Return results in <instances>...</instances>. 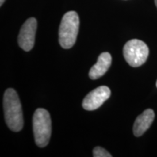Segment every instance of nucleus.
I'll use <instances>...</instances> for the list:
<instances>
[{
  "mask_svg": "<svg viewBox=\"0 0 157 157\" xmlns=\"http://www.w3.org/2000/svg\"><path fill=\"white\" fill-rule=\"evenodd\" d=\"M5 119L7 127L13 132H19L23 127L21 103L14 89L9 88L5 92L3 99Z\"/></svg>",
  "mask_w": 157,
  "mask_h": 157,
  "instance_id": "nucleus-1",
  "label": "nucleus"
},
{
  "mask_svg": "<svg viewBox=\"0 0 157 157\" xmlns=\"http://www.w3.org/2000/svg\"><path fill=\"white\" fill-rule=\"evenodd\" d=\"M79 29V17L75 11L63 15L59 28V43L64 49H70L75 44Z\"/></svg>",
  "mask_w": 157,
  "mask_h": 157,
  "instance_id": "nucleus-2",
  "label": "nucleus"
},
{
  "mask_svg": "<svg viewBox=\"0 0 157 157\" xmlns=\"http://www.w3.org/2000/svg\"><path fill=\"white\" fill-rule=\"evenodd\" d=\"M33 131L37 146H48L52 132V122L50 113L44 109H37L33 116Z\"/></svg>",
  "mask_w": 157,
  "mask_h": 157,
  "instance_id": "nucleus-3",
  "label": "nucleus"
},
{
  "mask_svg": "<svg viewBox=\"0 0 157 157\" xmlns=\"http://www.w3.org/2000/svg\"><path fill=\"white\" fill-rule=\"evenodd\" d=\"M123 54L125 60L132 67H139L144 64L149 55L147 44L140 39H131L124 44Z\"/></svg>",
  "mask_w": 157,
  "mask_h": 157,
  "instance_id": "nucleus-4",
  "label": "nucleus"
},
{
  "mask_svg": "<svg viewBox=\"0 0 157 157\" xmlns=\"http://www.w3.org/2000/svg\"><path fill=\"white\" fill-rule=\"evenodd\" d=\"M37 29V21L34 17H30L25 21L21 27L17 42L20 48L29 52L34 48Z\"/></svg>",
  "mask_w": 157,
  "mask_h": 157,
  "instance_id": "nucleus-5",
  "label": "nucleus"
},
{
  "mask_svg": "<svg viewBox=\"0 0 157 157\" xmlns=\"http://www.w3.org/2000/svg\"><path fill=\"white\" fill-rule=\"evenodd\" d=\"M111 96V90L107 86H101L88 93L82 102L87 111H94L101 106Z\"/></svg>",
  "mask_w": 157,
  "mask_h": 157,
  "instance_id": "nucleus-6",
  "label": "nucleus"
},
{
  "mask_svg": "<svg viewBox=\"0 0 157 157\" xmlns=\"http://www.w3.org/2000/svg\"><path fill=\"white\" fill-rule=\"evenodd\" d=\"M155 113L152 109H146L136 118L133 126L135 136L140 137L150 128L154 120Z\"/></svg>",
  "mask_w": 157,
  "mask_h": 157,
  "instance_id": "nucleus-7",
  "label": "nucleus"
},
{
  "mask_svg": "<svg viewBox=\"0 0 157 157\" xmlns=\"http://www.w3.org/2000/svg\"><path fill=\"white\" fill-rule=\"evenodd\" d=\"M112 58L109 52H103L98 56V61L90 68L89 76L91 79H98L107 72L111 65Z\"/></svg>",
  "mask_w": 157,
  "mask_h": 157,
  "instance_id": "nucleus-8",
  "label": "nucleus"
},
{
  "mask_svg": "<svg viewBox=\"0 0 157 157\" xmlns=\"http://www.w3.org/2000/svg\"><path fill=\"white\" fill-rule=\"evenodd\" d=\"M93 156L94 157H111V154L107 151L105 149L102 147H95L93 149Z\"/></svg>",
  "mask_w": 157,
  "mask_h": 157,
  "instance_id": "nucleus-9",
  "label": "nucleus"
},
{
  "mask_svg": "<svg viewBox=\"0 0 157 157\" xmlns=\"http://www.w3.org/2000/svg\"><path fill=\"white\" fill-rule=\"evenodd\" d=\"M5 0H0V6H2V5L5 3Z\"/></svg>",
  "mask_w": 157,
  "mask_h": 157,
  "instance_id": "nucleus-10",
  "label": "nucleus"
},
{
  "mask_svg": "<svg viewBox=\"0 0 157 157\" xmlns=\"http://www.w3.org/2000/svg\"><path fill=\"white\" fill-rule=\"evenodd\" d=\"M154 1H155V5H156V7H157V0H154Z\"/></svg>",
  "mask_w": 157,
  "mask_h": 157,
  "instance_id": "nucleus-11",
  "label": "nucleus"
},
{
  "mask_svg": "<svg viewBox=\"0 0 157 157\" xmlns=\"http://www.w3.org/2000/svg\"><path fill=\"white\" fill-rule=\"evenodd\" d=\"M156 87H157V81H156Z\"/></svg>",
  "mask_w": 157,
  "mask_h": 157,
  "instance_id": "nucleus-12",
  "label": "nucleus"
}]
</instances>
